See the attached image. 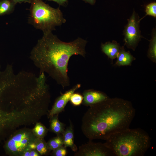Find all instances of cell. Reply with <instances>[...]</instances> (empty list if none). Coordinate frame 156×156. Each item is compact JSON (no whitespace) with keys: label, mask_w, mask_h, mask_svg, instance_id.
I'll return each mask as SVG.
<instances>
[{"label":"cell","mask_w":156,"mask_h":156,"mask_svg":"<svg viewBox=\"0 0 156 156\" xmlns=\"http://www.w3.org/2000/svg\"><path fill=\"white\" fill-rule=\"evenodd\" d=\"M145 11L146 14L144 17L149 15L156 18V2H153L148 4L146 6Z\"/></svg>","instance_id":"obj_21"},{"label":"cell","mask_w":156,"mask_h":156,"mask_svg":"<svg viewBox=\"0 0 156 156\" xmlns=\"http://www.w3.org/2000/svg\"><path fill=\"white\" fill-rule=\"evenodd\" d=\"M80 84L78 83L73 88L62 94L56 99L51 109L49 111L48 116L50 118L54 115L59 114L64 111L65 106L70 101L72 95L81 87Z\"/></svg>","instance_id":"obj_9"},{"label":"cell","mask_w":156,"mask_h":156,"mask_svg":"<svg viewBox=\"0 0 156 156\" xmlns=\"http://www.w3.org/2000/svg\"><path fill=\"white\" fill-rule=\"evenodd\" d=\"M64 146L70 147L74 152L77 151L78 148L74 142V133L73 126L70 120V125L62 134Z\"/></svg>","instance_id":"obj_12"},{"label":"cell","mask_w":156,"mask_h":156,"mask_svg":"<svg viewBox=\"0 0 156 156\" xmlns=\"http://www.w3.org/2000/svg\"><path fill=\"white\" fill-rule=\"evenodd\" d=\"M36 150L40 155H47L50 151L46 143L43 138L37 137L35 141Z\"/></svg>","instance_id":"obj_17"},{"label":"cell","mask_w":156,"mask_h":156,"mask_svg":"<svg viewBox=\"0 0 156 156\" xmlns=\"http://www.w3.org/2000/svg\"><path fill=\"white\" fill-rule=\"evenodd\" d=\"M83 100V95L78 93H74L71 96L70 101L71 103L75 106L82 104Z\"/></svg>","instance_id":"obj_20"},{"label":"cell","mask_w":156,"mask_h":156,"mask_svg":"<svg viewBox=\"0 0 156 156\" xmlns=\"http://www.w3.org/2000/svg\"><path fill=\"white\" fill-rule=\"evenodd\" d=\"M53 151L52 155L54 156H65L67 154L66 148L64 145Z\"/></svg>","instance_id":"obj_22"},{"label":"cell","mask_w":156,"mask_h":156,"mask_svg":"<svg viewBox=\"0 0 156 156\" xmlns=\"http://www.w3.org/2000/svg\"><path fill=\"white\" fill-rule=\"evenodd\" d=\"M121 47L117 42L113 40L112 42H108L101 45V51L111 59L112 62L113 60L117 57L120 51Z\"/></svg>","instance_id":"obj_11"},{"label":"cell","mask_w":156,"mask_h":156,"mask_svg":"<svg viewBox=\"0 0 156 156\" xmlns=\"http://www.w3.org/2000/svg\"><path fill=\"white\" fill-rule=\"evenodd\" d=\"M86 3H88L92 5H94L96 2V0H82Z\"/></svg>","instance_id":"obj_26"},{"label":"cell","mask_w":156,"mask_h":156,"mask_svg":"<svg viewBox=\"0 0 156 156\" xmlns=\"http://www.w3.org/2000/svg\"><path fill=\"white\" fill-rule=\"evenodd\" d=\"M116 58L117 60L114 65L118 66H131L132 62L135 60V58L129 51L125 50L124 46L120 47Z\"/></svg>","instance_id":"obj_13"},{"label":"cell","mask_w":156,"mask_h":156,"mask_svg":"<svg viewBox=\"0 0 156 156\" xmlns=\"http://www.w3.org/2000/svg\"><path fill=\"white\" fill-rule=\"evenodd\" d=\"M30 156H39L40 155L36 150H30Z\"/></svg>","instance_id":"obj_24"},{"label":"cell","mask_w":156,"mask_h":156,"mask_svg":"<svg viewBox=\"0 0 156 156\" xmlns=\"http://www.w3.org/2000/svg\"><path fill=\"white\" fill-rule=\"evenodd\" d=\"M138 14L133 10L132 14L128 20L123 31L125 45L134 51L138 44L143 37L140 29L141 21Z\"/></svg>","instance_id":"obj_7"},{"label":"cell","mask_w":156,"mask_h":156,"mask_svg":"<svg viewBox=\"0 0 156 156\" xmlns=\"http://www.w3.org/2000/svg\"><path fill=\"white\" fill-rule=\"evenodd\" d=\"M82 104L86 106H90L105 101L109 98L105 93L93 89L85 90L83 94Z\"/></svg>","instance_id":"obj_10"},{"label":"cell","mask_w":156,"mask_h":156,"mask_svg":"<svg viewBox=\"0 0 156 156\" xmlns=\"http://www.w3.org/2000/svg\"><path fill=\"white\" fill-rule=\"evenodd\" d=\"M32 130L36 137L43 138L48 132V129L41 123L37 122Z\"/></svg>","instance_id":"obj_19"},{"label":"cell","mask_w":156,"mask_h":156,"mask_svg":"<svg viewBox=\"0 0 156 156\" xmlns=\"http://www.w3.org/2000/svg\"><path fill=\"white\" fill-rule=\"evenodd\" d=\"M147 52L148 57L153 62L156 63V32L155 29L152 31Z\"/></svg>","instance_id":"obj_16"},{"label":"cell","mask_w":156,"mask_h":156,"mask_svg":"<svg viewBox=\"0 0 156 156\" xmlns=\"http://www.w3.org/2000/svg\"><path fill=\"white\" fill-rule=\"evenodd\" d=\"M75 156H114L105 143H94L91 141L80 146Z\"/></svg>","instance_id":"obj_8"},{"label":"cell","mask_w":156,"mask_h":156,"mask_svg":"<svg viewBox=\"0 0 156 156\" xmlns=\"http://www.w3.org/2000/svg\"><path fill=\"white\" fill-rule=\"evenodd\" d=\"M16 4L22 3H30V0H13Z\"/></svg>","instance_id":"obj_25"},{"label":"cell","mask_w":156,"mask_h":156,"mask_svg":"<svg viewBox=\"0 0 156 156\" xmlns=\"http://www.w3.org/2000/svg\"><path fill=\"white\" fill-rule=\"evenodd\" d=\"M49 1H53L58 3L60 6H66L68 3V0H47Z\"/></svg>","instance_id":"obj_23"},{"label":"cell","mask_w":156,"mask_h":156,"mask_svg":"<svg viewBox=\"0 0 156 156\" xmlns=\"http://www.w3.org/2000/svg\"><path fill=\"white\" fill-rule=\"evenodd\" d=\"M36 137L32 130L20 129L12 134L5 142L4 148L6 153L12 156H21L31 143L34 141Z\"/></svg>","instance_id":"obj_5"},{"label":"cell","mask_w":156,"mask_h":156,"mask_svg":"<svg viewBox=\"0 0 156 156\" xmlns=\"http://www.w3.org/2000/svg\"><path fill=\"white\" fill-rule=\"evenodd\" d=\"M87 43L80 38L64 42L52 32L44 34L31 50L30 57L40 73L48 74L64 88L70 85L68 74L69 60L74 55L85 57Z\"/></svg>","instance_id":"obj_1"},{"label":"cell","mask_w":156,"mask_h":156,"mask_svg":"<svg viewBox=\"0 0 156 156\" xmlns=\"http://www.w3.org/2000/svg\"><path fill=\"white\" fill-rule=\"evenodd\" d=\"M58 115H55L50 118V130L57 135H62L65 129V125L59 120Z\"/></svg>","instance_id":"obj_14"},{"label":"cell","mask_w":156,"mask_h":156,"mask_svg":"<svg viewBox=\"0 0 156 156\" xmlns=\"http://www.w3.org/2000/svg\"><path fill=\"white\" fill-rule=\"evenodd\" d=\"M105 140L114 156H143L151 145L148 134L140 128L117 132Z\"/></svg>","instance_id":"obj_3"},{"label":"cell","mask_w":156,"mask_h":156,"mask_svg":"<svg viewBox=\"0 0 156 156\" xmlns=\"http://www.w3.org/2000/svg\"><path fill=\"white\" fill-rule=\"evenodd\" d=\"M16 4L13 0L0 1V16L13 13Z\"/></svg>","instance_id":"obj_15"},{"label":"cell","mask_w":156,"mask_h":156,"mask_svg":"<svg viewBox=\"0 0 156 156\" xmlns=\"http://www.w3.org/2000/svg\"><path fill=\"white\" fill-rule=\"evenodd\" d=\"M12 82V79L8 74L0 72V143L6 136L8 131L15 125L14 115L3 110L1 105L7 90Z\"/></svg>","instance_id":"obj_6"},{"label":"cell","mask_w":156,"mask_h":156,"mask_svg":"<svg viewBox=\"0 0 156 156\" xmlns=\"http://www.w3.org/2000/svg\"><path fill=\"white\" fill-rule=\"evenodd\" d=\"M47 143L50 151H53L63 146V141L62 135H57L56 137L49 140Z\"/></svg>","instance_id":"obj_18"},{"label":"cell","mask_w":156,"mask_h":156,"mask_svg":"<svg viewBox=\"0 0 156 156\" xmlns=\"http://www.w3.org/2000/svg\"><path fill=\"white\" fill-rule=\"evenodd\" d=\"M135 114L130 101L109 98L90 107L82 118L81 130L90 140H106L112 134L129 128Z\"/></svg>","instance_id":"obj_2"},{"label":"cell","mask_w":156,"mask_h":156,"mask_svg":"<svg viewBox=\"0 0 156 156\" xmlns=\"http://www.w3.org/2000/svg\"><path fill=\"white\" fill-rule=\"evenodd\" d=\"M29 23L43 34L52 32L66 23L60 8H53L42 0H30Z\"/></svg>","instance_id":"obj_4"}]
</instances>
